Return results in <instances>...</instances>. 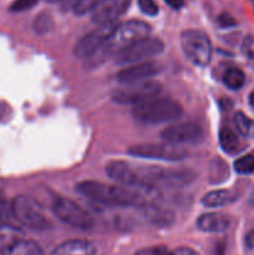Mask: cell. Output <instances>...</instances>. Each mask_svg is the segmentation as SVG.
<instances>
[{
	"instance_id": "1",
	"label": "cell",
	"mask_w": 254,
	"mask_h": 255,
	"mask_svg": "<svg viewBox=\"0 0 254 255\" xmlns=\"http://www.w3.org/2000/svg\"><path fill=\"white\" fill-rule=\"evenodd\" d=\"M76 191L86 198L110 207H137L143 208L156 204L158 191L143 187H127L106 184L96 181H85L77 184Z\"/></svg>"
},
{
	"instance_id": "2",
	"label": "cell",
	"mask_w": 254,
	"mask_h": 255,
	"mask_svg": "<svg viewBox=\"0 0 254 255\" xmlns=\"http://www.w3.org/2000/svg\"><path fill=\"white\" fill-rule=\"evenodd\" d=\"M151 27L147 22L141 20H128L116 26L107 41L97 49L94 54L84 60L86 70H94L101 66L107 59L116 56L120 51L128 47L129 45L149 36Z\"/></svg>"
},
{
	"instance_id": "3",
	"label": "cell",
	"mask_w": 254,
	"mask_h": 255,
	"mask_svg": "<svg viewBox=\"0 0 254 255\" xmlns=\"http://www.w3.org/2000/svg\"><path fill=\"white\" fill-rule=\"evenodd\" d=\"M137 187L159 191L161 188H181L196 179L191 169H163L161 167H134Z\"/></svg>"
},
{
	"instance_id": "4",
	"label": "cell",
	"mask_w": 254,
	"mask_h": 255,
	"mask_svg": "<svg viewBox=\"0 0 254 255\" xmlns=\"http://www.w3.org/2000/svg\"><path fill=\"white\" fill-rule=\"evenodd\" d=\"M183 115L179 102L167 97H153L132 109V116L137 122L144 125H159L176 122Z\"/></svg>"
},
{
	"instance_id": "5",
	"label": "cell",
	"mask_w": 254,
	"mask_h": 255,
	"mask_svg": "<svg viewBox=\"0 0 254 255\" xmlns=\"http://www.w3.org/2000/svg\"><path fill=\"white\" fill-rule=\"evenodd\" d=\"M11 214L21 226L32 231H45L50 226L46 214L42 211V207L31 197L21 194L12 199Z\"/></svg>"
},
{
	"instance_id": "6",
	"label": "cell",
	"mask_w": 254,
	"mask_h": 255,
	"mask_svg": "<svg viewBox=\"0 0 254 255\" xmlns=\"http://www.w3.org/2000/svg\"><path fill=\"white\" fill-rule=\"evenodd\" d=\"M181 46L187 60L196 66L204 67L211 62L213 54L212 42L201 30L189 29L182 32Z\"/></svg>"
},
{
	"instance_id": "7",
	"label": "cell",
	"mask_w": 254,
	"mask_h": 255,
	"mask_svg": "<svg viewBox=\"0 0 254 255\" xmlns=\"http://www.w3.org/2000/svg\"><path fill=\"white\" fill-rule=\"evenodd\" d=\"M162 91V86L158 81L151 79L146 81L134 82V84L122 85L119 89L112 91V101L120 105H136L142 104L149 99L157 97Z\"/></svg>"
},
{
	"instance_id": "8",
	"label": "cell",
	"mask_w": 254,
	"mask_h": 255,
	"mask_svg": "<svg viewBox=\"0 0 254 255\" xmlns=\"http://www.w3.org/2000/svg\"><path fill=\"white\" fill-rule=\"evenodd\" d=\"M164 49L163 41L157 37H144L128 47L120 51L115 56V61L119 65H132L148 61V59L162 54Z\"/></svg>"
},
{
	"instance_id": "9",
	"label": "cell",
	"mask_w": 254,
	"mask_h": 255,
	"mask_svg": "<svg viewBox=\"0 0 254 255\" xmlns=\"http://www.w3.org/2000/svg\"><path fill=\"white\" fill-rule=\"evenodd\" d=\"M52 212L55 216L72 228L89 231L94 227V219L82 207L69 198L59 197L52 203Z\"/></svg>"
},
{
	"instance_id": "10",
	"label": "cell",
	"mask_w": 254,
	"mask_h": 255,
	"mask_svg": "<svg viewBox=\"0 0 254 255\" xmlns=\"http://www.w3.org/2000/svg\"><path fill=\"white\" fill-rule=\"evenodd\" d=\"M128 153L134 157L148 159H158V161L178 162L183 161L188 157V151L184 147L177 144L167 143H138L129 147Z\"/></svg>"
},
{
	"instance_id": "11",
	"label": "cell",
	"mask_w": 254,
	"mask_h": 255,
	"mask_svg": "<svg viewBox=\"0 0 254 255\" xmlns=\"http://www.w3.org/2000/svg\"><path fill=\"white\" fill-rule=\"evenodd\" d=\"M161 138L167 143L183 147L184 144H197L203 141L204 131L194 122L172 124L161 132Z\"/></svg>"
},
{
	"instance_id": "12",
	"label": "cell",
	"mask_w": 254,
	"mask_h": 255,
	"mask_svg": "<svg viewBox=\"0 0 254 255\" xmlns=\"http://www.w3.org/2000/svg\"><path fill=\"white\" fill-rule=\"evenodd\" d=\"M117 25H119V22L101 25V26H97V29L92 30L91 32L85 35L84 37H81L74 47L75 57L85 60L90 55L94 54L97 49H100L107 41V39L111 36Z\"/></svg>"
},
{
	"instance_id": "13",
	"label": "cell",
	"mask_w": 254,
	"mask_h": 255,
	"mask_svg": "<svg viewBox=\"0 0 254 255\" xmlns=\"http://www.w3.org/2000/svg\"><path fill=\"white\" fill-rule=\"evenodd\" d=\"M162 65L157 61H143L138 64H132L125 69L120 70L117 74V81L121 85L134 84V82L151 80L162 71Z\"/></svg>"
},
{
	"instance_id": "14",
	"label": "cell",
	"mask_w": 254,
	"mask_h": 255,
	"mask_svg": "<svg viewBox=\"0 0 254 255\" xmlns=\"http://www.w3.org/2000/svg\"><path fill=\"white\" fill-rule=\"evenodd\" d=\"M132 0H107L92 11L91 21L97 26L117 22L131 5Z\"/></svg>"
},
{
	"instance_id": "15",
	"label": "cell",
	"mask_w": 254,
	"mask_h": 255,
	"mask_svg": "<svg viewBox=\"0 0 254 255\" xmlns=\"http://www.w3.org/2000/svg\"><path fill=\"white\" fill-rule=\"evenodd\" d=\"M106 173L117 184L127 187H137L134 167L124 161H111L106 164Z\"/></svg>"
},
{
	"instance_id": "16",
	"label": "cell",
	"mask_w": 254,
	"mask_h": 255,
	"mask_svg": "<svg viewBox=\"0 0 254 255\" xmlns=\"http://www.w3.org/2000/svg\"><path fill=\"white\" fill-rule=\"evenodd\" d=\"M24 239L25 233L20 228L10 224H0V254H10Z\"/></svg>"
},
{
	"instance_id": "17",
	"label": "cell",
	"mask_w": 254,
	"mask_h": 255,
	"mask_svg": "<svg viewBox=\"0 0 254 255\" xmlns=\"http://www.w3.org/2000/svg\"><path fill=\"white\" fill-rule=\"evenodd\" d=\"M197 228L204 233H222L231 224L228 217L222 213H206L197 219Z\"/></svg>"
},
{
	"instance_id": "18",
	"label": "cell",
	"mask_w": 254,
	"mask_h": 255,
	"mask_svg": "<svg viewBox=\"0 0 254 255\" xmlns=\"http://www.w3.org/2000/svg\"><path fill=\"white\" fill-rule=\"evenodd\" d=\"M96 248L92 243L81 239L66 241L57 246L51 255H95Z\"/></svg>"
},
{
	"instance_id": "19",
	"label": "cell",
	"mask_w": 254,
	"mask_h": 255,
	"mask_svg": "<svg viewBox=\"0 0 254 255\" xmlns=\"http://www.w3.org/2000/svg\"><path fill=\"white\" fill-rule=\"evenodd\" d=\"M237 199H238L237 192L231 189H218L204 194L202 198V204L207 208H219L234 203Z\"/></svg>"
},
{
	"instance_id": "20",
	"label": "cell",
	"mask_w": 254,
	"mask_h": 255,
	"mask_svg": "<svg viewBox=\"0 0 254 255\" xmlns=\"http://www.w3.org/2000/svg\"><path fill=\"white\" fill-rule=\"evenodd\" d=\"M219 144L228 154H234L241 149V139L238 134L229 127H222L219 131Z\"/></svg>"
},
{
	"instance_id": "21",
	"label": "cell",
	"mask_w": 254,
	"mask_h": 255,
	"mask_svg": "<svg viewBox=\"0 0 254 255\" xmlns=\"http://www.w3.org/2000/svg\"><path fill=\"white\" fill-rule=\"evenodd\" d=\"M223 84L228 87L229 90H237L242 89L246 84V74L242 71L238 67H231L227 70L223 75Z\"/></svg>"
},
{
	"instance_id": "22",
	"label": "cell",
	"mask_w": 254,
	"mask_h": 255,
	"mask_svg": "<svg viewBox=\"0 0 254 255\" xmlns=\"http://www.w3.org/2000/svg\"><path fill=\"white\" fill-rule=\"evenodd\" d=\"M234 127L237 132L243 137H251L254 134V121L243 112H237L233 117Z\"/></svg>"
},
{
	"instance_id": "23",
	"label": "cell",
	"mask_w": 254,
	"mask_h": 255,
	"mask_svg": "<svg viewBox=\"0 0 254 255\" xmlns=\"http://www.w3.org/2000/svg\"><path fill=\"white\" fill-rule=\"evenodd\" d=\"M10 255H45V252L36 242L24 239Z\"/></svg>"
},
{
	"instance_id": "24",
	"label": "cell",
	"mask_w": 254,
	"mask_h": 255,
	"mask_svg": "<svg viewBox=\"0 0 254 255\" xmlns=\"http://www.w3.org/2000/svg\"><path fill=\"white\" fill-rule=\"evenodd\" d=\"M52 26H54V20L49 12H41V14L37 15L34 20V24H32L35 32L39 35L47 34L52 29Z\"/></svg>"
},
{
	"instance_id": "25",
	"label": "cell",
	"mask_w": 254,
	"mask_h": 255,
	"mask_svg": "<svg viewBox=\"0 0 254 255\" xmlns=\"http://www.w3.org/2000/svg\"><path fill=\"white\" fill-rule=\"evenodd\" d=\"M233 168L237 173L243 174V176L254 173V156L253 154L242 156L241 158H238L234 162Z\"/></svg>"
},
{
	"instance_id": "26",
	"label": "cell",
	"mask_w": 254,
	"mask_h": 255,
	"mask_svg": "<svg viewBox=\"0 0 254 255\" xmlns=\"http://www.w3.org/2000/svg\"><path fill=\"white\" fill-rule=\"evenodd\" d=\"M106 1L107 0H79V2L75 5L72 10L76 15L89 14V12H92L96 7H99L100 5Z\"/></svg>"
},
{
	"instance_id": "27",
	"label": "cell",
	"mask_w": 254,
	"mask_h": 255,
	"mask_svg": "<svg viewBox=\"0 0 254 255\" xmlns=\"http://www.w3.org/2000/svg\"><path fill=\"white\" fill-rule=\"evenodd\" d=\"M242 54L248 60H254V35H248L242 42Z\"/></svg>"
},
{
	"instance_id": "28",
	"label": "cell",
	"mask_w": 254,
	"mask_h": 255,
	"mask_svg": "<svg viewBox=\"0 0 254 255\" xmlns=\"http://www.w3.org/2000/svg\"><path fill=\"white\" fill-rule=\"evenodd\" d=\"M138 6L139 10L148 16H154L158 14L159 9L154 0H138Z\"/></svg>"
},
{
	"instance_id": "29",
	"label": "cell",
	"mask_w": 254,
	"mask_h": 255,
	"mask_svg": "<svg viewBox=\"0 0 254 255\" xmlns=\"http://www.w3.org/2000/svg\"><path fill=\"white\" fill-rule=\"evenodd\" d=\"M39 0H15L12 1V4L10 5V11L14 12H20L25 11V10H29L31 7H34L36 5V2Z\"/></svg>"
},
{
	"instance_id": "30",
	"label": "cell",
	"mask_w": 254,
	"mask_h": 255,
	"mask_svg": "<svg viewBox=\"0 0 254 255\" xmlns=\"http://www.w3.org/2000/svg\"><path fill=\"white\" fill-rule=\"evenodd\" d=\"M11 214V208H10L9 203H7L6 198H5L4 193L0 192V224L4 223L9 216Z\"/></svg>"
},
{
	"instance_id": "31",
	"label": "cell",
	"mask_w": 254,
	"mask_h": 255,
	"mask_svg": "<svg viewBox=\"0 0 254 255\" xmlns=\"http://www.w3.org/2000/svg\"><path fill=\"white\" fill-rule=\"evenodd\" d=\"M218 25L221 27H224V29H226V27L236 26L237 21L231 14H228V12H223V14H221L218 16Z\"/></svg>"
},
{
	"instance_id": "32",
	"label": "cell",
	"mask_w": 254,
	"mask_h": 255,
	"mask_svg": "<svg viewBox=\"0 0 254 255\" xmlns=\"http://www.w3.org/2000/svg\"><path fill=\"white\" fill-rule=\"evenodd\" d=\"M167 249L164 247H151V248H143L137 252L134 255H166Z\"/></svg>"
},
{
	"instance_id": "33",
	"label": "cell",
	"mask_w": 254,
	"mask_h": 255,
	"mask_svg": "<svg viewBox=\"0 0 254 255\" xmlns=\"http://www.w3.org/2000/svg\"><path fill=\"white\" fill-rule=\"evenodd\" d=\"M166 255H198L197 252H194L193 249L186 248V247H181V248H177L172 252H167Z\"/></svg>"
},
{
	"instance_id": "34",
	"label": "cell",
	"mask_w": 254,
	"mask_h": 255,
	"mask_svg": "<svg viewBox=\"0 0 254 255\" xmlns=\"http://www.w3.org/2000/svg\"><path fill=\"white\" fill-rule=\"evenodd\" d=\"M244 243H246V247L251 251H254V229L249 231L248 233L246 234V238H244Z\"/></svg>"
},
{
	"instance_id": "35",
	"label": "cell",
	"mask_w": 254,
	"mask_h": 255,
	"mask_svg": "<svg viewBox=\"0 0 254 255\" xmlns=\"http://www.w3.org/2000/svg\"><path fill=\"white\" fill-rule=\"evenodd\" d=\"M167 5L172 7V9H181L184 5V0H164Z\"/></svg>"
},
{
	"instance_id": "36",
	"label": "cell",
	"mask_w": 254,
	"mask_h": 255,
	"mask_svg": "<svg viewBox=\"0 0 254 255\" xmlns=\"http://www.w3.org/2000/svg\"><path fill=\"white\" fill-rule=\"evenodd\" d=\"M77 2H79V0H62V1H61L62 10L74 9L75 5H76Z\"/></svg>"
},
{
	"instance_id": "37",
	"label": "cell",
	"mask_w": 254,
	"mask_h": 255,
	"mask_svg": "<svg viewBox=\"0 0 254 255\" xmlns=\"http://www.w3.org/2000/svg\"><path fill=\"white\" fill-rule=\"evenodd\" d=\"M249 105L254 109V91L249 95Z\"/></svg>"
},
{
	"instance_id": "38",
	"label": "cell",
	"mask_w": 254,
	"mask_h": 255,
	"mask_svg": "<svg viewBox=\"0 0 254 255\" xmlns=\"http://www.w3.org/2000/svg\"><path fill=\"white\" fill-rule=\"evenodd\" d=\"M249 204H251V206L254 208V189H253V192H252L251 197H249Z\"/></svg>"
},
{
	"instance_id": "39",
	"label": "cell",
	"mask_w": 254,
	"mask_h": 255,
	"mask_svg": "<svg viewBox=\"0 0 254 255\" xmlns=\"http://www.w3.org/2000/svg\"><path fill=\"white\" fill-rule=\"evenodd\" d=\"M45 1H47V2H57V1H60V2H61L62 0H45Z\"/></svg>"
}]
</instances>
